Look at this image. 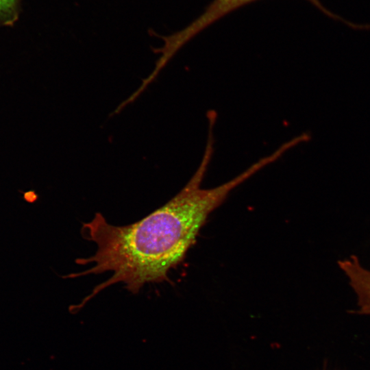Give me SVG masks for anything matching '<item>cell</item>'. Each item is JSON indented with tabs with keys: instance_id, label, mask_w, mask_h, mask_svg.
<instances>
[{
	"instance_id": "cell-1",
	"label": "cell",
	"mask_w": 370,
	"mask_h": 370,
	"mask_svg": "<svg viewBox=\"0 0 370 370\" xmlns=\"http://www.w3.org/2000/svg\"><path fill=\"white\" fill-rule=\"evenodd\" d=\"M203 173L204 169H199L174 197L134 223L116 226L108 223L100 212L83 223V237L95 243L97 249L93 255L75 262L92 267L66 278L105 272L112 274L95 286L78 308L117 283L137 293L147 283L167 280L169 271L183 259L208 215L246 180L241 175L216 188L203 189L200 188Z\"/></svg>"
},
{
	"instance_id": "cell-2",
	"label": "cell",
	"mask_w": 370,
	"mask_h": 370,
	"mask_svg": "<svg viewBox=\"0 0 370 370\" xmlns=\"http://www.w3.org/2000/svg\"><path fill=\"white\" fill-rule=\"evenodd\" d=\"M256 0H213L205 11L183 30L168 37L169 42L178 49L194 35L232 11ZM324 11L317 0H308Z\"/></svg>"
},
{
	"instance_id": "cell-3",
	"label": "cell",
	"mask_w": 370,
	"mask_h": 370,
	"mask_svg": "<svg viewBox=\"0 0 370 370\" xmlns=\"http://www.w3.org/2000/svg\"><path fill=\"white\" fill-rule=\"evenodd\" d=\"M20 0H0V25H12L18 18Z\"/></svg>"
}]
</instances>
